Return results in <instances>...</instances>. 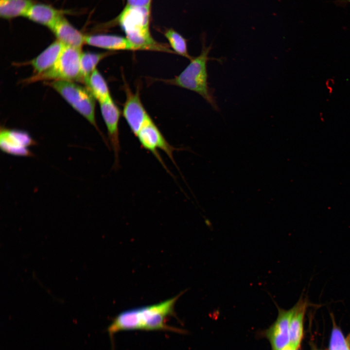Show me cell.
<instances>
[{"label": "cell", "mask_w": 350, "mask_h": 350, "mask_svg": "<svg viewBox=\"0 0 350 350\" xmlns=\"http://www.w3.org/2000/svg\"><path fill=\"white\" fill-rule=\"evenodd\" d=\"M164 36L176 53L190 60L192 59L188 51L187 40L180 34L173 29H169L165 32Z\"/></svg>", "instance_id": "19"}, {"label": "cell", "mask_w": 350, "mask_h": 350, "mask_svg": "<svg viewBox=\"0 0 350 350\" xmlns=\"http://www.w3.org/2000/svg\"><path fill=\"white\" fill-rule=\"evenodd\" d=\"M62 16L63 12L44 3H33L25 17L30 20L51 28Z\"/></svg>", "instance_id": "14"}, {"label": "cell", "mask_w": 350, "mask_h": 350, "mask_svg": "<svg viewBox=\"0 0 350 350\" xmlns=\"http://www.w3.org/2000/svg\"><path fill=\"white\" fill-rule=\"evenodd\" d=\"M150 6L126 5L117 18L125 37L139 50L174 52L168 45L159 43L152 37L149 28Z\"/></svg>", "instance_id": "2"}, {"label": "cell", "mask_w": 350, "mask_h": 350, "mask_svg": "<svg viewBox=\"0 0 350 350\" xmlns=\"http://www.w3.org/2000/svg\"><path fill=\"white\" fill-rule=\"evenodd\" d=\"M50 29L57 40L65 46L82 49L85 43L86 35L75 28L63 16Z\"/></svg>", "instance_id": "11"}, {"label": "cell", "mask_w": 350, "mask_h": 350, "mask_svg": "<svg viewBox=\"0 0 350 350\" xmlns=\"http://www.w3.org/2000/svg\"><path fill=\"white\" fill-rule=\"evenodd\" d=\"M35 144L34 140L26 132L1 128L0 147L5 153L18 157H32L33 154L29 148Z\"/></svg>", "instance_id": "7"}, {"label": "cell", "mask_w": 350, "mask_h": 350, "mask_svg": "<svg viewBox=\"0 0 350 350\" xmlns=\"http://www.w3.org/2000/svg\"><path fill=\"white\" fill-rule=\"evenodd\" d=\"M180 295L161 303L132 309L123 311L117 315L107 329L112 338L120 331L144 330H170L180 332L179 329L166 325L167 316L174 313V306Z\"/></svg>", "instance_id": "1"}, {"label": "cell", "mask_w": 350, "mask_h": 350, "mask_svg": "<svg viewBox=\"0 0 350 350\" xmlns=\"http://www.w3.org/2000/svg\"><path fill=\"white\" fill-rule=\"evenodd\" d=\"M124 87L126 97L122 115L133 133L137 136L150 116L141 103L139 91L133 92L126 84Z\"/></svg>", "instance_id": "8"}, {"label": "cell", "mask_w": 350, "mask_h": 350, "mask_svg": "<svg viewBox=\"0 0 350 350\" xmlns=\"http://www.w3.org/2000/svg\"><path fill=\"white\" fill-rule=\"evenodd\" d=\"M111 52L91 53L83 52L80 57V70L84 83L89 78L92 72L96 69L98 63L103 58L112 54Z\"/></svg>", "instance_id": "18"}, {"label": "cell", "mask_w": 350, "mask_h": 350, "mask_svg": "<svg viewBox=\"0 0 350 350\" xmlns=\"http://www.w3.org/2000/svg\"><path fill=\"white\" fill-rule=\"evenodd\" d=\"M331 332L330 350H350V346L341 330L336 325L334 320Z\"/></svg>", "instance_id": "20"}, {"label": "cell", "mask_w": 350, "mask_h": 350, "mask_svg": "<svg viewBox=\"0 0 350 350\" xmlns=\"http://www.w3.org/2000/svg\"><path fill=\"white\" fill-rule=\"evenodd\" d=\"M280 350H297L294 348H293L291 345H289L286 347L284 348L283 349Z\"/></svg>", "instance_id": "22"}, {"label": "cell", "mask_w": 350, "mask_h": 350, "mask_svg": "<svg viewBox=\"0 0 350 350\" xmlns=\"http://www.w3.org/2000/svg\"><path fill=\"white\" fill-rule=\"evenodd\" d=\"M85 43L110 51H138V48L126 37L111 35H87Z\"/></svg>", "instance_id": "13"}, {"label": "cell", "mask_w": 350, "mask_h": 350, "mask_svg": "<svg viewBox=\"0 0 350 350\" xmlns=\"http://www.w3.org/2000/svg\"><path fill=\"white\" fill-rule=\"evenodd\" d=\"M65 46L56 40L32 60L31 64L35 74L42 73L51 68L59 58Z\"/></svg>", "instance_id": "15"}, {"label": "cell", "mask_w": 350, "mask_h": 350, "mask_svg": "<svg viewBox=\"0 0 350 350\" xmlns=\"http://www.w3.org/2000/svg\"><path fill=\"white\" fill-rule=\"evenodd\" d=\"M136 137L141 146L152 153L165 169L167 170L158 153V149L163 151L176 165L173 154L177 149L167 141L150 117L141 127Z\"/></svg>", "instance_id": "6"}, {"label": "cell", "mask_w": 350, "mask_h": 350, "mask_svg": "<svg viewBox=\"0 0 350 350\" xmlns=\"http://www.w3.org/2000/svg\"><path fill=\"white\" fill-rule=\"evenodd\" d=\"M278 309V315L276 321L265 332L273 350H280L290 343V323L293 307L289 310L279 307Z\"/></svg>", "instance_id": "10"}, {"label": "cell", "mask_w": 350, "mask_h": 350, "mask_svg": "<svg viewBox=\"0 0 350 350\" xmlns=\"http://www.w3.org/2000/svg\"><path fill=\"white\" fill-rule=\"evenodd\" d=\"M309 303L307 297L301 295L293 306V312L290 323L289 345L297 350L303 337L304 318Z\"/></svg>", "instance_id": "12"}, {"label": "cell", "mask_w": 350, "mask_h": 350, "mask_svg": "<svg viewBox=\"0 0 350 350\" xmlns=\"http://www.w3.org/2000/svg\"><path fill=\"white\" fill-rule=\"evenodd\" d=\"M211 49V45L206 46L203 42L200 54L192 58L179 75L165 82L195 92L209 103L214 109L218 110V106L213 95L212 90L208 84L207 64L210 59L209 54Z\"/></svg>", "instance_id": "3"}, {"label": "cell", "mask_w": 350, "mask_h": 350, "mask_svg": "<svg viewBox=\"0 0 350 350\" xmlns=\"http://www.w3.org/2000/svg\"><path fill=\"white\" fill-rule=\"evenodd\" d=\"M49 85L97 130L107 145V140L102 135L96 122V99L89 90L87 88L69 81H53Z\"/></svg>", "instance_id": "4"}, {"label": "cell", "mask_w": 350, "mask_h": 350, "mask_svg": "<svg viewBox=\"0 0 350 350\" xmlns=\"http://www.w3.org/2000/svg\"><path fill=\"white\" fill-rule=\"evenodd\" d=\"M152 0H127V5L132 6H150Z\"/></svg>", "instance_id": "21"}, {"label": "cell", "mask_w": 350, "mask_h": 350, "mask_svg": "<svg viewBox=\"0 0 350 350\" xmlns=\"http://www.w3.org/2000/svg\"><path fill=\"white\" fill-rule=\"evenodd\" d=\"M101 113L106 125L109 141L114 156V167L119 162L121 149L119 139V122L121 111L112 99L100 103Z\"/></svg>", "instance_id": "9"}, {"label": "cell", "mask_w": 350, "mask_h": 350, "mask_svg": "<svg viewBox=\"0 0 350 350\" xmlns=\"http://www.w3.org/2000/svg\"><path fill=\"white\" fill-rule=\"evenodd\" d=\"M81 49L65 46L57 61L49 69L28 78L27 82L48 80L80 81Z\"/></svg>", "instance_id": "5"}, {"label": "cell", "mask_w": 350, "mask_h": 350, "mask_svg": "<svg viewBox=\"0 0 350 350\" xmlns=\"http://www.w3.org/2000/svg\"><path fill=\"white\" fill-rule=\"evenodd\" d=\"M84 83L99 103L112 98L105 80L97 69L92 72Z\"/></svg>", "instance_id": "17"}, {"label": "cell", "mask_w": 350, "mask_h": 350, "mask_svg": "<svg viewBox=\"0 0 350 350\" xmlns=\"http://www.w3.org/2000/svg\"><path fill=\"white\" fill-rule=\"evenodd\" d=\"M347 1L350 2V0H347Z\"/></svg>", "instance_id": "23"}, {"label": "cell", "mask_w": 350, "mask_h": 350, "mask_svg": "<svg viewBox=\"0 0 350 350\" xmlns=\"http://www.w3.org/2000/svg\"><path fill=\"white\" fill-rule=\"evenodd\" d=\"M32 0H0V16L6 19L20 16L25 17L31 6Z\"/></svg>", "instance_id": "16"}]
</instances>
